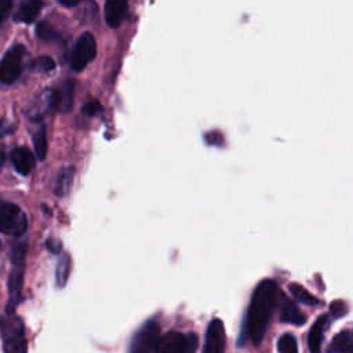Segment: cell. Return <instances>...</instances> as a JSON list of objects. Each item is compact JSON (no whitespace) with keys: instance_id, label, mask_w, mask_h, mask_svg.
Here are the masks:
<instances>
[{"instance_id":"cell-27","label":"cell","mask_w":353,"mask_h":353,"mask_svg":"<svg viewBox=\"0 0 353 353\" xmlns=\"http://www.w3.org/2000/svg\"><path fill=\"white\" fill-rule=\"evenodd\" d=\"M46 247H47V250H50L52 254H59V252H61V248H62L61 243H59L57 239H47Z\"/></svg>"},{"instance_id":"cell-23","label":"cell","mask_w":353,"mask_h":353,"mask_svg":"<svg viewBox=\"0 0 353 353\" xmlns=\"http://www.w3.org/2000/svg\"><path fill=\"white\" fill-rule=\"evenodd\" d=\"M279 353H298V343L292 334H283L277 341Z\"/></svg>"},{"instance_id":"cell-15","label":"cell","mask_w":353,"mask_h":353,"mask_svg":"<svg viewBox=\"0 0 353 353\" xmlns=\"http://www.w3.org/2000/svg\"><path fill=\"white\" fill-rule=\"evenodd\" d=\"M41 7H43V3L39 1V0L23 1V3L19 6V8H18V11H17V14H15L14 18H15V21H21V22H25V23H30V22H33V21L37 18V15H39Z\"/></svg>"},{"instance_id":"cell-22","label":"cell","mask_w":353,"mask_h":353,"mask_svg":"<svg viewBox=\"0 0 353 353\" xmlns=\"http://www.w3.org/2000/svg\"><path fill=\"white\" fill-rule=\"evenodd\" d=\"M36 34L39 39L46 41H54L59 39V33L47 21H41L36 26Z\"/></svg>"},{"instance_id":"cell-5","label":"cell","mask_w":353,"mask_h":353,"mask_svg":"<svg viewBox=\"0 0 353 353\" xmlns=\"http://www.w3.org/2000/svg\"><path fill=\"white\" fill-rule=\"evenodd\" d=\"M160 324L156 320L145 321L134 334L128 353H156L160 341Z\"/></svg>"},{"instance_id":"cell-12","label":"cell","mask_w":353,"mask_h":353,"mask_svg":"<svg viewBox=\"0 0 353 353\" xmlns=\"http://www.w3.org/2000/svg\"><path fill=\"white\" fill-rule=\"evenodd\" d=\"M58 105V94L57 90H46L43 91L39 98L33 102L30 108V117L40 119L43 114L51 109H57Z\"/></svg>"},{"instance_id":"cell-19","label":"cell","mask_w":353,"mask_h":353,"mask_svg":"<svg viewBox=\"0 0 353 353\" xmlns=\"http://www.w3.org/2000/svg\"><path fill=\"white\" fill-rule=\"evenodd\" d=\"M69 272H70V258L68 254H63L57 265V270H55V280H57V285L58 287H63L68 281L69 277Z\"/></svg>"},{"instance_id":"cell-2","label":"cell","mask_w":353,"mask_h":353,"mask_svg":"<svg viewBox=\"0 0 353 353\" xmlns=\"http://www.w3.org/2000/svg\"><path fill=\"white\" fill-rule=\"evenodd\" d=\"M0 336L4 353H28L23 321L15 313L0 314Z\"/></svg>"},{"instance_id":"cell-9","label":"cell","mask_w":353,"mask_h":353,"mask_svg":"<svg viewBox=\"0 0 353 353\" xmlns=\"http://www.w3.org/2000/svg\"><path fill=\"white\" fill-rule=\"evenodd\" d=\"M226 334L221 319H212L207 327L203 353H225Z\"/></svg>"},{"instance_id":"cell-10","label":"cell","mask_w":353,"mask_h":353,"mask_svg":"<svg viewBox=\"0 0 353 353\" xmlns=\"http://www.w3.org/2000/svg\"><path fill=\"white\" fill-rule=\"evenodd\" d=\"M330 323H331V316L321 314L312 325L309 335H307V346H309L310 353H321L324 334H325Z\"/></svg>"},{"instance_id":"cell-16","label":"cell","mask_w":353,"mask_h":353,"mask_svg":"<svg viewBox=\"0 0 353 353\" xmlns=\"http://www.w3.org/2000/svg\"><path fill=\"white\" fill-rule=\"evenodd\" d=\"M330 353H353V330H343L332 339Z\"/></svg>"},{"instance_id":"cell-21","label":"cell","mask_w":353,"mask_h":353,"mask_svg":"<svg viewBox=\"0 0 353 353\" xmlns=\"http://www.w3.org/2000/svg\"><path fill=\"white\" fill-rule=\"evenodd\" d=\"M33 145H34V152L39 160H44L47 154V132L46 127L41 125L33 135Z\"/></svg>"},{"instance_id":"cell-8","label":"cell","mask_w":353,"mask_h":353,"mask_svg":"<svg viewBox=\"0 0 353 353\" xmlns=\"http://www.w3.org/2000/svg\"><path fill=\"white\" fill-rule=\"evenodd\" d=\"M95 54H97V43L94 36L90 32L83 33L76 41L72 51V57H70L72 69L74 70L84 69L95 58Z\"/></svg>"},{"instance_id":"cell-29","label":"cell","mask_w":353,"mask_h":353,"mask_svg":"<svg viewBox=\"0 0 353 353\" xmlns=\"http://www.w3.org/2000/svg\"><path fill=\"white\" fill-rule=\"evenodd\" d=\"M80 3V0H59V4L65 6V7H76Z\"/></svg>"},{"instance_id":"cell-3","label":"cell","mask_w":353,"mask_h":353,"mask_svg":"<svg viewBox=\"0 0 353 353\" xmlns=\"http://www.w3.org/2000/svg\"><path fill=\"white\" fill-rule=\"evenodd\" d=\"M25 244L17 245L12 250V270L8 277V301L6 306L7 313H14L22 299V284L25 273Z\"/></svg>"},{"instance_id":"cell-28","label":"cell","mask_w":353,"mask_h":353,"mask_svg":"<svg viewBox=\"0 0 353 353\" xmlns=\"http://www.w3.org/2000/svg\"><path fill=\"white\" fill-rule=\"evenodd\" d=\"M11 131V127L7 124V121L4 120H0V137L8 134Z\"/></svg>"},{"instance_id":"cell-25","label":"cell","mask_w":353,"mask_h":353,"mask_svg":"<svg viewBox=\"0 0 353 353\" xmlns=\"http://www.w3.org/2000/svg\"><path fill=\"white\" fill-rule=\"evenodd\" d=\"M83 113L84 114H87V116H95V114H98V113H101V110H102V106L99 105V102H97V101H91V102H88V103H85L84 106H83Z\"/></svg>"},{"instance_id":"cell-7","label":"cell","mask_w":353,"mask_h":353,"mask_svg":"<svg viewBox=\"0 0 353 353\" xmlns=\"http://www.w3.org/2000/svg\"><path fill=\"white\" fill-rule=\"evenodd\" d=\"M26 50L22 44L12 46L0 62V84L8 85L15 83L22 73V62Z\"/></svg>"},{"instance_id":"cell-14","label":"cell","mask_w":353,"mask_h":353,"mask_svg":"<svg viewBox=\"0 0 353 353\" xmlns=\"http://www.w3.org/2000/svg\"><path fill=\"white\" fill-rule=\"evenodd\" d=\"M11 163L14 165V168L22 174V175H28L32 172V170L34 168V156L32 154V152L26 148H17L11 152Z\"/></svg>"},{"instance_id":"cell-4","label":"cell","mask_w":353,"mask_h":353,"mask_svg":"<svg viewBox=\"0 0 353 353\" xmlns=\"http://www.w3.org/2000/svg\"><path fill=\"white\" fill-rule=\"evenodd\" d=\"M199 338L194 332L170 331L160 336L156 353H196Z\"/></svg>"},{"instance_id":"cell-18","label":"cell","mask_w":353,"mask_h":353,"mask_svg":"<svg viewBox=\"0 0 353 353\" xmlns=\"http://www.w3.org/2000/svg\"><path fill=\"white\" fill-rule=\"evenodd\" d=\"M58 94V105L57 109L61 112H69L73 106V85L70 81L65 83L62 85V88L59 91H57Z\"/></svg>"},{"instance_id":"cell-20","label":"cell","mask_w":353,"mask_h":353,"mask_svg":"<svg viewBox=\"0 0 353 353\" xmlns=\"http://www.w3.org/2000/svg\"><path fill=\"white\" fill-rule=\"evenodd\" d=\"M290 291H291V294L294 295V298L296 299V301H299V302H302V303H305V305H312V306H314V305H319L320 303V301L314 296V295H312L307 290H305L302 285H299V284H295V283H292V284H290Z\"/></svg>"},{"instance_id":"cell-11","label":"cell","mask_w":353,"mask_h":353,"mask_svg":"<svg viewBox=\"0 0 353 353\" xmlns=\"http://www.w3.org/2000/svg\"><path fill=\"white\" fill-rule=\"evenodd\" d=\"M280 320L283 323L302 325L306 321V316L291 298L280 295Z\"/></svg>"},{"instance_id":"cell-13","label":"cell","mask_w":353,"mask_h":353,"mask_svg":"<svg viewBox=\"0 0 353 353\" xmlns=\"http://www.w3.org/2000/svg\"><path fill=\"white\" fill-rule=\"evenodd\" d=\"M127 8H128V3L125 0H108L105 3L106 23L110 28H117L123 22L127 14Z\"/></svg>"},{"instance_id":"cell-6","label":"cell","mask_w":353,"mask_h":353,"mask_svg":"<svg viewBox=\"0 0 353 353\" xmlns=\"http://www.w3.org/2000/svg\"><path fill=\"white\" fill-rule=\"evenodd\" d=\"M28 228L25 212L12 203L0 201V232L18 237Z\"/></svg>"},{"instance_id":"cell-17","label":"cell","mask_w":353,"mask_h":353,"mask_svg":"<svg viewBox=\"0 0 353 353\" xmlns=\"http://www.w3.org/2000/svg\"><path fill=\"white\" fill-rule=\"evenodd\" d=\"M73 174H74L73 167H65L59 171L57 181H55V193L58 196H65L69 192L72 181H73Z\"/></svg>"},{"instance_id":"cell-1","label":"cell","mask_w":353,"mask_h":353,"mask_svg":"<svg viewBox=\"0 0 353 353\" xmlns=\"http://www.w3.org/2000/svg\"><path fill=\"white\" fill-rule=\"evenodd\" d=\"M279 285L272 279L262 280L254 290L245 316V335L255 345H261L268 331L270 317L279 296Z\"/></svg>"},{"instance_id":"cell-24","label":"cell","mask_w":353,"mask_h":353,"mask_svg":"<svg viewBox=\"0 0 353 353\" xmlns=\"http://www.w3.org/2000/svg\"><path fill=\"white\" fill-rule=\"evenodd\" d=\"M32 69L36 70V72H50L55 68V62L47 57V55H43V57H39L36 58L33 62H32Z\"/></svg>"},{"instance_id":"cell-26","label":"cell","mask_w":353,"mask_h":353,"mask_svg":"<svg viewBox=\"0 0 353 353\" xmlns=\"http://www.w3.org/2000/svg\"><path fill=\"white\" fill-rule=\"evenodd\" d=\"M12 7V3L10 0H0V23L7 18Z\"/></svg>"}]
</instances>
